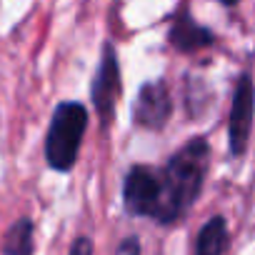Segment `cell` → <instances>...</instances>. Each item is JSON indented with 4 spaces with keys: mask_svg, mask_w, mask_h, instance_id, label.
<instances>
[{
    "mask_svg": "<svg viewBox=\"0 0 255 255\" xmlns=\"http://www.w3.org/2000/svg\"><path fill=\"white\" fill-rule=\"evenodd\" d=\"M210 163V145L203 138H190L163 170V185H165V220L163 225H173L188 215L193 203L198 200L205 173Z\"/></svg>",
    "mask_w": 255,
    "mask_h": 255,
    "instance_id": "cell-1",
    "label": "cell"
},
{
    "mask_svg": "<svg viewBox=\"0 0 255 255\" xmlns=\"http://www.w3.org/2000/svg\"><path fill=\"white\" fill-rule=\"evenodd\" d=\"M85 128L88 110L80 103H60L55 108L45 138V160L53 170L68 173L75 165Z\"/></svg>",
    "mask_w": 255,
    "mask_h": 255,
    "instance_id": "cell-2",
    "label": "cell"
},
{
    "mask_svg": "<svg viewBox=\"0 0 255 255\" xmlns=\"http://www.w3.org/2000/svg\"><path fill=\"white\" fill-rule=\"evenodd\" d=\"M123 205L128 215L148 218L163 225L165 215V185L160 168L133 165L123 183Z\"/></svg>",
    "mask_w": 255,
    "mask_h": 255,
    "instance_id": "cell-3",
    "label": "cell"
},
{
    "mask_svg": "<svg viewBox=\"0 0 255 255\" xmlns=\"http://www.w3.org/2000/svg\"><path fill=\"white\" fill-rule=\"evenodd\" d=\"M253 118H255V83L250 73H243L235 83L233 108H230V120H228V138H230L233 155H243L248 150Z\"/></svg>",
    "mask_w": 255,
    "mask_h": 255,
    "instance_id": "cell-4",
    "label": "cell"
},
{
    "mask_svg": "<svg viewBox=\"0 0 255 255\" xmlns=\"http://www.w3.org/2000/svg\"><path fill=\"white\" fill-rule=\"evenodd\" d=\"M118 98H120V63H118V53L108 43L103 48V60L93 80V103L103 125L113 120Z\"/></svg>",
    "mask_w": 255,
    "mask_h": 255,
    "instance_id": "cell-5",
    "label": "cell"
},
{
    "mask_svg": "<svg viewBox=\"0 0 255 255\" xmlns=\"http://www.w3.org/2000/svg\"><path fill=\"white\" fill-rule=\"evenodd\" d=\"M170 110H173V103H170L168 85L163 80H150L138 90V98L133 105V120L145 130H160L165 120L170 118Z\"/></svg>",
    "mask_w": 255,
    "mask_h": 255,
    "instance_id": "cell-6",
    "label": "cell"
},
{
    "mask_svg": "<svg viewBox=\"0 0 255 255\" xmlns=\"http://www.w3.org/2000/svg\"><path fill=\"white\" fill-rule=\"evenodd\" d=\"M170 43L173 48H178L180 53H195V50H203V48H210L215 43L213 33L208 28H203L200 23H195L185 10L173 20V28H170Z\"/></svg>",
    "mask_w": 255,
    "mask_h": 255,
    "instance_id": "cell-7",
    "label": "cell"
},
{
    "mask_svg": "<svg viewBox=\"0 0 255 255\" xmlns=\"http://www.w3.org/2000/svg\"><path fill=\"white\" fill-rule=\"evenodd\" d=\"M230 248V230L223 215H213L195 235L193 255H228Z\"/></svg>",
    "mask_w": 255,
    "mask_h": 255,
    "instance_id": "cell-8",
    "label": "cell"
},
{
    "mask_svg": "<svg viewBox=\"0 0 255 255\" xmlns=\"http://www.w3.org/2000/svg\"><path fill=\"white\" fill-rule=\"evenodd\" d=\"M33 233H35V228H33L30 218L15 220L3 238V255H33V250H35Z\"/></svg>",
    "mask_w": 255,
    "mask_h": 255,
    "instance_id": "cell-9",
    "label": "cell"
},
{
    "mask_svg": "<svg viewBox=\"0 0 255 255\" xmlns=\"http://www.w3.org/2000/svg\"><path fill=\"white\" fill-rule=\"evenodd\" d=\"M115 255H140V240L138 235H128L118 243L115 248Z\"/></svg>",
    "mask_w": 255,
    "mask_h": 255,
    "instance_id": "cell-10",
    "label": "cell"
},
{
    "mask_svg": "<svg viewBox=\"0 0 255 255\" xmlns=\"http://www.w3.org/2000/svg\"><path fill=\"white\" fill-rule=\"evenodd\" d=\"M68 255H93V240H90L88 235L75 238L73 245H70V253H68Z\"/></svg>",
    "mask_w": 255,
    "mask_h": 255,
    "instance_id": "cell-11",
    "label": "cell"
},
{
    "mask_svg": "<svg viewBox=\"0 0 255 255\" xmlns=\"http://www.w3.org/2000/svg\"><path fill=\"white\" fill-rule=\"evenodd\" d=\"M220 3H223V5H235L238 0H220Z\"/></svg>",
    "mask_w": 255,
    "mask_h": 255,
    "instance_id": "cell-12",
    "label": "cell"
}]
</instances>
